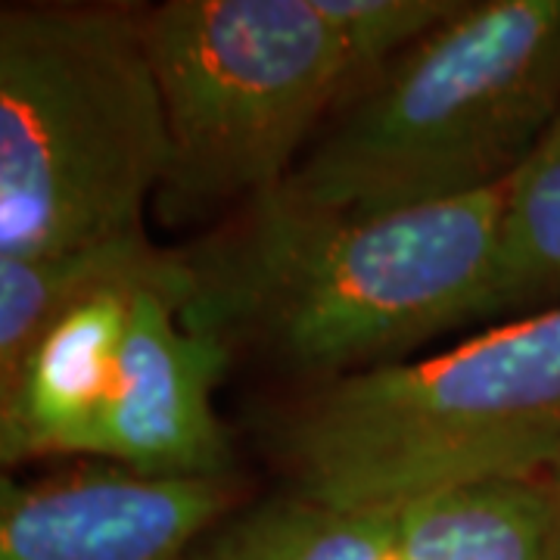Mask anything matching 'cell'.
Masks as SVG:
<instances>
[{
	"instance_id": "6da1fadb",
	"label": "cell",
	"mask_w": 560,
	"mask_h": 560,
	"mask_svg": "<svg viewBox=\"0 0 560 560\" xmlns=\"http://www.w3.org/2000/svg\"><path fill=\"white\" fill-rule=\"evenodd\" d=\"M504 184L383 215L320 212L278 194L180 249V320L228 361L327 383L368 374L477 320Z\"/></svg>"
},
{
	"instance_id": "7a4b0ae2",
	"label": "cell",
	"mask_w": 560,
	"mask_h": 560,
	"mask_svg": "<svg viewBox=\"0 0 560 560\" xmlns=\"http://www.w3.org/2000/svg\"><path fill=\"white\" fill-rule=\"evenodd\" d=\"M560 113V0H477L383 66L275 190L383 215L508 184Z\"/></svg>"
},
{
	"instance_id": "3957f363",
	"label": "cell",
	"mask_w": 560,
	"mask_h": 560,
	"mask_svg": "<svg viewBox=\"0 0 560 560\" xmlns=\"http://www.w3.org/2000/svg\"><path fill=\"white\" fill-rule=\"evenodd\" d=\"M271 452L290 492L355 511L548 477L560 458V305L305 393L275 423Z\"/></svg>"
},
{
	"instance_id": "277c9868",
	"label": "cell",
	"mask_w": 560,
	"mask_h": 560,
	"mask_svg": "<svg viewBox=\"0 0 560 560\" xmlns=\"http://www.w3.org/2000/svg\"><path fill=\"white\" fill-rule=\"evenodd\" d=\"M168 128L143 10L7 3L0 13V259L143 234Z\"/></svg>"
},
{
	"instance_id": "5b68a950",
	"label": "cell",
	"mask_w": 560,
	"mask_h": 560,
	"mask_svg": "<svg viewBox=\"0 0 560 560\" xmlns=\"http://www.w3.org/2000/svg\"><path fill=\"white\" fill-rule=\"evenodd\" d=\"M143 32L168 128L162 190L184 202L280 190L359 88L318 0H165Z\"/></svg>"
},
{
	"instance_id": "8992f818",
	"label": "cell",
	"mask_w": 560,
	"mask_h": 560,
	"mask_svg": "<svg viewBox=\"0 0 560 560\" xmlns=\"http://www.w3.org/2000/svg\"><path fill=\"white\" fill-rule=\"evenodd\" d=\"M228 480L75 467L0 482V560H184L231 514Z\"/></svg>"
},
{
	"instance_id": "52a82bcc",
	"label": "cell",
	"mask_w": 560,
	"mask_h": 560,
	"mask_svg": "<svg viewBox=\"0 0 560 560\" xmlns=\"http://www.w3.org/2000/svg\"><path fill=\"white\" fill-rule=\"evenodd\" d=\"M228 364L219 346L184 327L175 293H135L94 458L143 477L228 480L231 440L212 405Z\"/></svg>"
},
{
	"instance_id": "ba28073f",
	"label": "cell",
	"mask_w": 560,
	"mask_h": 560,
	"mask_svg": "<svg viewBox=\"0 0 560 560\" xmlns=\"http://www.w3.org/2000/svg\"><path fill=\"white\" fill-rule=\"evenodd\" d=\"M106 290L54 320L20 364L0 377V460L94 458L119 386L131 300Z\"/></svg>"
},
{
	"instance_id": "9c48e42d",
	"label": "cell",
	"mask_w": 560,
	"mask_h": 560,
	"mask_svg": "<svg viewBox=\"0 0 560 560\" xmlns=\"http://www.w3.org/2000/svg\"><path fill=\"white\" fill-rule=\"evenodd\" d=\"M184 283L180 249H162L147 231L47 256L0 259V377L79 302L106 290H162L175 293L180 305Z\"/></svg>"
},
{
	"instance_id": "30bf717a",
	"label": "cell",
	"mask_w": 560,
	"mask_h": 560,
	"mask_svg": "<svg viewBox=\"0 0 560 560\" xmlns=\"http://www.w3.org/2000/svg\"><path fill=\"white\" fill-rule=\"evenodd\" d=\"M405 560H548L551 495L545 477L452 486L393 508Z\"/></svg>"
},
{
	"instance_id": "8fae6325",
	"label": "cell",
	"mask_w": 560,
	"mask_h": 560,
	"mask_svg": "<svg viewBox=\"0 0 560 560\" xmlns=\"http://www.w3.org/2000/svg\"><path fill=\"white\" fill-rule=\"evenodd\" d=\"M560 305V113L504 184L499 237L474 324Z\"/></svg>"
},
{
	"instance_id": "7c38bea8",
	"label": "cell",
	"mask_w": 560,
	"mask_h": 560,
	"mask_svg": "<svg viewBox=\"0 0 560 560\" xmlns=\"http://www.w3.org/2000/svg\"><path fill=\"white\" fill-rule=\"evenodd\" d=\"M393 551L389 511H355L283 492L224 514L184 560H383Z\"/></svg>"
},
{
	"instance_id": "4fadbf2b",
	"label": "cell",
	"mask_w": 560,
	"mask_h": 560,
	"mask_svg": "<svg viewBox=\"0 0 560 560\" xmlns=\"http://www.w3.org/2000/svg\"><path fill=\"white\" fill-rule=\"evenodd\" d=\"M464 3L467 0H318V10L340 38L361 88L442 22L458 16Z\"/></svg>"
},
{
	"instance_id": "5bb4252c",
	"label": "cell",
	"mask_w": 560,
	"mask_h": 560,
	"mask_svg": "<svg viewBox=\"0 0 560 560\" xmlns=\"http://www.w3.org/2000/svg\"><path fill=\"white\" fill-rule=\"evenodd\" d=\"M548 495H551V539H548V560H560V458L548 470Z\"/></svg>"
},
{
	"instance_id": "9a60e30c",
	"label": "cell",
	"mask_w": 560,
	"mask_h": 560,
	"mask_svg": "<svg viewBox=\"0 0 560 560\" xmlns=\"http://www.w3.org/2000/svg\"><path fill=\"white\" fill-rule=\"evenodd\" d=\"M383 560H405V558H399V555H396V551H393V555H389V558H383Z\"/></svg>"
}]
</instances>
